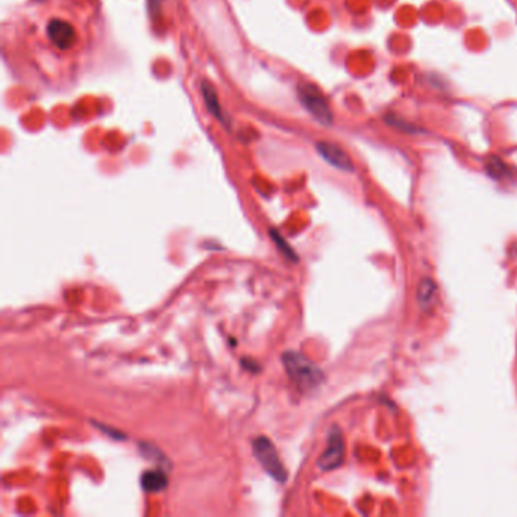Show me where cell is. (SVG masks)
<instances>
[{"instance_id": "obj_1", "label": "cell", "mask_w": 517, "mask_h": 517, "mask_svg": "<svg viewBox=\"0 0 517 517\" xmlns=\"http://www.w3.org/2000/svg\"><path fill=\"white\" fill-rule=\"evenodd\" d=\"M282 363L291 382L298 387L302 393L311 392L325 381V375L320 368L311 363L308 358L299 352H285L282 355Z\"/></svg>"}, {"instance_id": "obj_2", "label": "cell", "mask_w": 517, "mask_h": 517, "mask_svg": "<svg viewBox=\"0 0 517 517\" xmlns=\"http://www.w3.org/2000/svg\"><path fill=\"white\" fill-rule=\"evenodd\" d=\"M252 449L258 463L263 466L266 472L278 483H285L287 470H285V466L282 464L278 450H276L273 443L266 437H258L252 441Z\"/></svg>"}, {"instance_id": "obj_3", "label": "cell", "mask_w": 517, "mask_h": 517, "mask_svg": "<svg viewBox=\"0 0 517 517\" xmlns=\"http://www.w3.org/2000/svg\"><path fill=\"white\" fill-rule=\"evenodd\" d=\"M298 95L301 104L307 108V111L314 118L319 120L322 125L332 123V111L329 108L328 100L316 85L301 84L298 88Z\"/></svg>"}, {"instance_id": "obj_4", "label": "cell", "mask_w": 517, "mask_h": 517, "mask_svg": "<svg viewBox=\"0 0 517 517\" xmlns=\"http://www.w3.org/2000/svg\"><path fill=\"white\" fill-rule=\"evenodd\" d=\"M345 450L346 448H345L343 434H341L338 428H332V431L329 432V437H328V446L317 461L319 469L323 470V472H329V470H334L338 466L343 464Z\"/></svg>"}, {"instance_id": "obj_5", "label": "cell", "mask_w": 517, "mask_h": 517, "mask_svg": "<svg viewBox=\"0 0 517 517\" xmlns=\"http://www.w3.org/2000/svg\"><path fill=\"white\" fill-rule=\"evenodd\" d=\"M316 149L319 155L325 160L332 167H336L341 172H354V163L350 160V156L341 149L340 146L331 143V142H319L316 144Z\"/></svg>"}, {"instance_id": "obj_6", "label": "cell", "mask_w": 517, "mask_h": 517, "mask_svg": "<svg viewBox=\"0 0 517 517\" xmlns=\"http://www.w3.org/2000/svg\"><path fill=\"white\" fill-rule=\"evenodd\" d=\"M48 35L50 41L61 50L70 49L76 41V31L69 22L53 18L48 25Z\"/></svg>"}, {"instance_id": "obj_7", "label": "cell", "mask_w": 517, "mask_h": 517, "mask_svg": "<svg viewBox=\"0 0 517 517\" xmlns=\"http://www.w3.org/2000/svg\"><path fill=\"white\" fill-rule=\"evenodd\" d=\"M169 484L167 474L163 469H151L146 470L142 475V487L147 493H158L163 492Z\"/></svg>"}, {"instance_id": "obj_8", "label": "cell", "mask_w": 517, "mask_h": 517, "mask_svg": "<svg viewBox=\"0 0 517 517\" xmlns=\"http://www.w3.org/2000/svg\"><path fill=\"white\" fill-rule=\"evenodd\" d=\"M437 294H439L437 284L434 282L432 280L423 278L419 282V285H418V302L423 310H427V308L434 305V302H436V299H437Z\"/></svg>"}, {"instance_id": "obj_9", "label": "cell", "mask_w": 517, "mask_h": 517, "mask_svg": "<svg viewBox=\"0 0 517 517\" xmlns=\"http://www.w3.org/2000/svg\"><path fill=\"white\" fill-rule=\"evenodd\" d=\"M202 95H204L205 105L208 106L209 113L212 116H214L216 118H219L220 122H225L223 109H221V105L219 102V96L216 93V90L212 88V85L209 84V82H207V81L202 82Z\"/></svg>"}, {"instance_id": "obj_10", "label": "cell", "mask_w": 517, "mask_h": 517, "mask_svg": "<svg viewBox=\"0 0 517 517\" xmlns=\"http://www.w3.org/2000/svg\"><path fill=\"white\" fill-rule=\"evenodd\" d=\"M485 170L488 173V177L496 181L505 179L511 173L509 165H506L501 158H497V156H488L485 160Z\"/></svg>"}, {"instance_id": "obj_11", "label": "cell", "mask_w": 517, "mask_h": 517, "mask_svg": "<svg viewBox=\"0 0 517 517\" xmlns=\"http://www.w3.org/2000/svg\"><path fill=\"white\" fill-rule=\"evenodd\" d=\"M270 235H272V240H273V242L276 243V246H278L280 251H281L285 256H287L289 260L298 261V256H296V254H294L293 247H290V246L287 244V242H285L284 237H282L280 233H276L275 229H272V230H270Z\"/></svg>"}, {"instance_id": "obj_12", "label": "cell", "mask_w": 517, "mask_h": 517, "mask_svg": "<svg viewBox=\"0 0 517 517\" xmlns=\"http://www.w3.org/2000/svg\"><path fill=\"white\" fill-rule=\"evenodd\" d=\"M385 122H387V125H390V126L396 127L398 131H402V132H418V127L411 126L408 122H405V120H402L401 117H398L396 114L385 116Z\"/></svg>"}, {"instance_id": "obj_13", "label": "cell", "mask_w": 517, "mask_h": 517, "mask_svg": "<svg viewBox=\"0 0 517 517\" xmlns=\"http://www.w3.org/2000/svg\"><path fill=\"white\" fill-rule=\"evenodd\" d=\"M160 5H161V0H149V11L152 15H155L156 9L160 8Z\"/></svg>"}]
</instances>
